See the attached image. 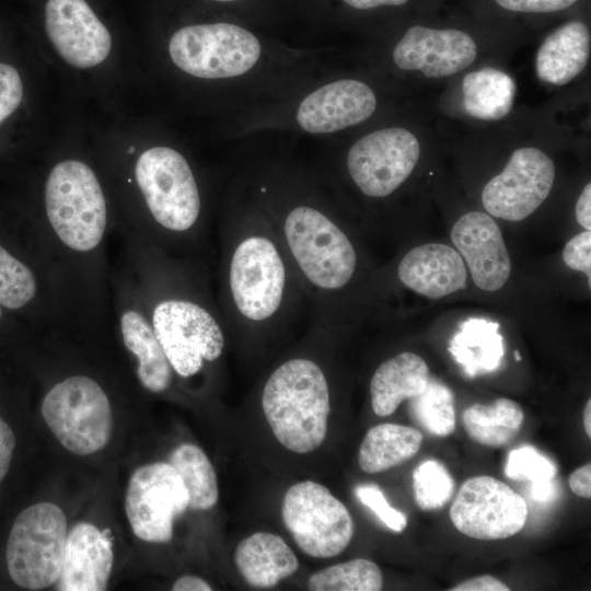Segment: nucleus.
Here are the masks:
<instances>
[{
  "label": "nucleus",
  "mask_w": 591,
  "mask_h": 591,
  "mask_svg": "<svg viewBox=\"0 0 591 591\" xmlns=\"http://www.w3.org/2000/svg\"><path fill=\"white\" fill-rule=\"evenodd\" d=\"M223 288L229 324L250 332L294 324L306 299L270 224L229 232Z\"/></svg>",
  "instance_id": "f257e3e1"
},
{
  "label": "nucleus",
  "mask_w": 591,
  "mask_h": 591,
  "mask_svg": "<svg viewBox=\"0 0 591 591\" xmlns=\"http://www.w3.org/2000/svg\"><path fill=\"white\" fill-rule=\"evenodd\" d=\"M274 229L315 309L316 322L322 323L333 299L355 278L358 254L354 243L328 215L310 205L292 207Z\"/></svg>",
  "instance_id": "f03ea898"
},
{
  "label": "nucleus",
  "mask_w": 591,
  "mask_h": 591,
  "mask_svg": "<svg viewBox=\"0 0 591 591\" xmlns=\"http://www.w3.org/2000/svg\"><path fill=\"white\" fill-rule=\"evenodd\" d=\"M262 408L276 439L298 454L315 451L327 433L331 392L323 368L294 357L279 364L262 391Z\"/></svg>",
  "instance_id": "7ed1b4c3"
},
{
  "label": "nucleus",
  "mask_w": 591,
  "mask_h": 591,
  "mask_svg": "<svg viewBox=\"0 0 591 591\" xmlns=\"http://www.w3.org/2000/svg\"><path fill=\"white\" fill-rule=\"evenodd\" d=\"M45 208L53 230L71 250L89 252L101 243L106 201L95 173L84 162L67 160L53 167L45 186Z\"/></svg>",
  "instance_id": "20e7f679"
},
{
  "label": "nucleus",
  "mask_w": 591,
  "mask_h": 591,
  "mask_svg": "<svg viewBox=\"0 0 591 591\" xmlns=\"http://www.w3.org/2000/svg\"><path fill=\"white\" fill-rule=\"evenodd\" d=\"M67 519L51 502H38L15 518L8 538V571L15 584L43 590L56 583L63 560Z\"/></svg>",
  "instance_id": "39448f33"
},
{
  "label": "nucleus",
  "mask_w": 591,
  "mask_h": 591,
  "mask_svg": "<svg viewBox=\"0 0 591 591\" xmlns=\"http://www.w3.org/2000/svg\"><path fill=\"white\" fill-rule=\"evenodd\" d=\"M42 415L54 436L71 453L103 449L113 428L111 403L103 389L84 375L57 383L45 396Z\"/></svg>",
  "instance_id": "423d86ee"
},
{
  "label": "nucleus",
  "mask_w": 591,
  "mask_h": 591,
  "mask_svg": "<svg viewBox=\"0 0 591 591\" xmlns=\"http://www.w3.org/2000/svg\"><path fill=\"white\" fill-rule=\"evenodd\" d=\"M152 328L173 371L189 378L206 362L218 360L225 347L221 323L204 305L188 299L170 298L153 309Z\"/></svg>",
  "instance_id": "0eeeda50"
},
{
  "label": "nucleus",
  "mask_w": 591,
  "mask_h": 591,
  "mask_svg": "<svg viewBox=\"0 0 591 591\" xmlns=\"http://www.w3.org/2000/svg\"><path fill=\"white\" fill-rule=\"evenodd\" d=\"M173 62L184 72L204 79L244 74L260 56L258 39L247 30L230 23L188 25L170 39Z\"/></svg>",
  "instance_id": "6e6552de"
},
{
  "label": "nucleus",
  "mask_w": 591,
  "mask_h": 591,
  "mask_svg": "<svg viewBox=\"0 0 591 591\" xmlns=\"http://www.w3.org/2000/svg\"><path fill=\"white\" fill-rule=\"evenodd\" d=\"M281 515L300 549L314 558L341 554L354 535V521L346 506L325 486L313 480L288 488Z\"/></svg>",
  "instance_id": "1a4fd4ad"
},
{
  "label": "nucleus",
  "mask_w": 591,
  "mask_h": 591,
  "mask_svg": "<svg viewBox=\"0 0 591 591\" xmlns=\"http://www.w3.org/2000/svg\"><path fill=\"white\" fill-rule=\"evenodd\" d=\"M138 186L153 219L164 229L182 233L197 222L200 196L186 159L169 147L140 154L135 167Z\"/></svg>",
  "instance_id": "9d476101"
},
{
  "label": "nucleus",
  "mask_w": 591,
  "mask_h": 591,
  "mask_svg": "<svg viewBox=\"0 0 591 591\" xmlns=\"http://www.w3.org/2000/svg\"><path fill=\"white\" fill-rule=\"evenodd\" d=\"M189 495L176 470L166 462L140 466L131 475L125 511L134 534L142 541L166 543L174 519L188 508Z\"/></svg>",
  "instance_id": "9b49d317"
},
{
  "label": "nucleus",
  "mask_w": 591,
  "mask_h": 591,
  "mask_svg": "<svg viewBox=\"0 0 591 591\" xmlns=\"http://www.w3.org/2000/svg\"><path fill=\"white\" fill-rule=\"evenodd\" d=\"M450 518L453 525L468 537L503 540L523 529L528 506L507 484L482 475L462 484L450 508Z\"/></svg>",
  "instance_id": "f8f14e48"
},
{
  "label": "nucleus",
  "mask_w": 591,
  "mask_h": 591,
  "mask_svg": "<svg viewBox=\"0 0 591 591\" xmlns=\"http://www.w3.org/2000/svg\"><path fill=\"white\" fill-rule=\"evenodd\" d=\"M420 155L417 138L403 127H390L360 138L349 149L348 173L367 196L382 198L412 174Z\"/></svg>",
  "instance_id": "ddd939ff"
},
{
  "label": "nucleus",
  "mask_w": 591,
  "mask_h": 591,
  "mask_svg": "<svg viewBox=\"0 0 591 591\" xmlns=\"http://www.w3.org/2000/svg\"><path fill=\"white\" fill-rule=\"evenodd\" d=\"M555 178V165L542 150L517 149L501 173L482 192L487 213L508 221H521L548 197Z\"/></svg>",
  "instance_id": "4468645a"
},
{
  "label": "nucleus",
  "mask_w": 591,
  "mask_h": 591,
  "mask_svg": "<svg viewBox=\"0 0 591 591\" xmlns=\"http://www.w3.org/2000/svg\"><path fill=\"white\" fill-rule=\"evenodd\" d=\"M45 27L58 54L76 68L95 67L111 51V34L85 0H48Z\"/></svg>",
  "instance_id": "2eb2a0df"
},
{
  "label": "nucleus",
  "mask_w": 591,
  "mask_h": 591,
  "mask_svg": "<svg viewBox=\"0 0 591 591\" xmlns=\"http://www.w3.org/2000/svg\"><path fill=\"white\" fill-rule=\"evenodd\" d=\"M476 55L475 40L463 31L416 25L396 44L393 60L403 70H418L428 78H442L471 66Z\"/></svg>",
  "instance_id": "dca6fc26"
},
{
  "label": "nucleus",
  "mask_w": 591,
  "mask_h": 591,
  "mask_svg": "<svg viewBox=\"0 0 591 591\" xmlns=\"http://www.w3.org/2000/svg\"><path fill=\"white\" fill-rule=\"evenodd\" d=\"M451 240L478 288L493 292L503 287L511 273V260L500 228L490 215H463L451 230Z\"/></svg>",
  "instance_id": "f3484780"
},
{
  "label": "nucleus",
  "mask_w": 591,
  "mask_h": 591,
  "mask_svg": "<svg viewBox=\"0 0 591 591\" xmlns=\"http://www.w3.org/2000/svg\"><path fill=\"white\" fill-rule=\"evenodd\" d=\"M375 107L376 99L369 85L344 79L327 83L304 97L297 121L308 132L328 134L362 123Z\"/></svg>",
  "instance_id": "a211bd4d"
},
{
  "label": "nucleus",
  "mask_w": 591,
  "mask_h": 591,
  "mask_svg": "<svg viewBox=\"0 0 591 591\" xmlns=\"http://www.w3.org/2000/svg\"><path fill=\"white\" fill-rule=\"evenodd\" d=\"M114 554L108 535L89 522H79L67 534L60 575L61 591L106 590Z\"/></svg>",
  "instance_id": "6ab92c4d"
},
{
  "label": "nucleus",
  "mask_w": 591,
  "mask_h": 591,
  "mask_svg": "<svg viewBox=\"0 0 591 591\" xmlns=\"http://www.w3.org/2000/svg\"><path fill=\"white\" fill-rule=\"evenodd\" d=\"M399 281L429 299H440L464 289L467 273L464 260L453 247L427 243L412 248L397 267Z\"/></svg>",
  "instance_id": "aec40b11"
},
{
  "label": "nucleus",
  "mask_w": 591,
  "mask_h": 591,
  "mask_svg": "<svg viewBox=\"0 0 591 591\" xmlns=\"http://www.w3.org/2000/svg\"><path fill=\"white\" fill-rule=\"evenodd\" d=\"M234 563L243 579L257 589L273 588L299 568L297 556L282 537L266 532L242 540Z\"/></svg>",
  "instance_id": "412c9836"
},
{
  "label": "nucleus",
  "mask_w": 591,
  "mask_h": 591,
  "mask_svg": "<svg viewBox=\"0 0 591 591\" xmlns=\"http://www.w3.org/2000/svg\"><path fill=\"white\" fill-rule=\"evenodd\" d=\"M590 31L581 21H570L549 34L536 53L535 69L547 83L564 85L587 66Z\"/></svg>",
  "instance_id": "4be33fe9"
},
{
  "label": "nucleus",
  "mask_w": 591,
  "mask_h": 591,
  "mask_svg": "<svg viewBox=\"0 0 591 591\" xmlns=\"http://www.w3.org/2000/svg\"><path fill=\"white\" fill-rule=\"evenodd\" d=\"M429 369L426 361L409 351L382 362L370 381L371 406L380 417L393 414L401 403L420 394L427 386Z\"/></svg>",
  "instance_id": "5701e85b"
},
{
  "label": "nucleus",
  "mask_w": 591,
  "mask_h": 591,
  "mask_svg": "<svg viewBox=\"0 0 591 591\" xmlns=\"http://www.w3.org/2000/svg\"><path fill=\"white\" fill-rule=\"evenodd\" d=\"M120 332L126 348L138 360L137 374L143 387L153 393L167 390L173 369L152 325L141 313L128 310L120 317Z\"/></svg>",
  "instance_id": "b1692460"
},
{
  "label": "nucleus",
  "mask_w": 591,
  "mask_h": 591,
  "mask_svg": "<svg viewBox=\"0 0 591 591\" xmlns=\"http://www.w3.org/2000/svg\"><path fill=\"white\" fill-rule=\"evenodd\" d=\"M421 443L422 434L417 429L397 424L376 425L361 442L359 466L369 474L387 471L416 455Z\"/></svg>",
  "instance_id": "393cba45"
},
{
  "label": "nucleus",
  "mask_w": 591,
  "mask_h": 591,
  "mask_svg": "<svg viewBox=\"0 0 591 591\" xmlns=\"http://www.w3.org/2000/svg\"><path fill=\"white\" fill-rule=\"evenodd\" d=\"M499 324L484 318H470L460 325L449 351L467 375L497 369L503 357Z\"/></svg>",
  "instance_id": "a878e982"
},
{
  "label": "nucleus",
  "mask_w": 591,
  "mask_h": 591,
  "mask_svg": "<svg viewBox=\"0 0 591 591\" xmlns=\"http://www.w3.org/2000/svg\"><path fill=\"white\" fill-rule=\"evenodd\" d=\"M462 91L466 114L477 119L497 120L510 112L515 83L506 72L485 67L464 77Z\"/></svg>",
  "instance_id": "bb28decb"
},
{
  "label": "nucleus",
  "mask_w": 591,
  "mask_h": 591,
  "mask_svg": "<svg viewBox=\"0 0 591 591\" xmlns=\"http://www.w3.org/2000/svg\"><path fill=\"white\" fill-rule=\"evenodd\" d=\"M523 420V409L510 398H498L488 405L473 404L462 414L467 436L479 444L494 448L510 443Z\"/></svg>",
  "instance_id": "cd10ccee"
},
{
  "label": "nucleus",
  "mask_w": 591,
  "mask_h": 591,
  "mask_svg": "<svg viewBox=\"0 0 591 591\" xmlns=\"http://www.w3.org/2000/svg\"><path fill=\"white\" fill-rule=\"evenodd\" d=\"M169 463L176 470L187 488L188 508L208 510L217 503L219 488L216 471L199 447L192 443L181 444L171 453Z\"/></svg>",
  "instance_id": "c85d7f7f"
},
{
  "label": "nucleus",
  "mask_w": 591,
  "mask_h": 591,
  "mask_svg": "<svg viewBox=\"0 0 591 591\" xmlns=\"http://www.w3.org/2000/svg\"><path fill=\"white\" fill-rule=\"evenodd\" d=\"M408 414L434 437H448L455 429L454 395L441 381L429 378L426 389L408 398Z\"/></svg>",
  "instance_id": "c756f323"
},
{
  "label": "nucleus",
  "mask_w": 591,
  "mask_h": 591,
  "mask_svg": "<svg viewBox=\"0 0 591 591\" xmlns=\"http://www.w3.org/2000/svg\"><path fill=\"white\" fill-rule=\"evenodd\" d=\"M382 587L380 567L364 558L324 568L308 580V589L312 591H379Z\"/></svg>",
  "instance_id": "7c9ffc66"
},
{
  "label": "nucleus",
  "mask_w": 591,
  "mask_h": 591,
  "mask_svg": "<svg viewBox=\"0 0 591 591\" xmlns=\"http://www.w3.org/2000/svg\"><path fill=\"white\" fill-rule=\"evenodd\" d=\"M415 501L421 510L441 509L453 496L455 483L449 470L437 460H427L413 472Z\"/></svg>",
  "instance_id": "2f4dec72"
},
{
  "label": "nucleus",
  "mask_w": 591,
  "mask_h": 591,
  "mask_svg": "<svg viewBox=\"0 0 591 591\" xmlns=\"http://www.w3.org/2000/svg\"><path fill=\"white\" fill-rule=\"evenodd\" d=\"M36 288L32 270L0 244V305L20 309L34 298Z\"/></svg>",
  "instance_id": "473e14b6"
},
{
  "label": "nucleus",
  "mask_w": 591,
  "mask_h": 591,
  "mask_svg": "<svg viewBox=\"0 0 591 591\" xmlns=\"http://www.w3.org/2000/svg\"><path fill=\"white\" fill-rule=\"evenodd\" d=\"M505 473L508 478L513 480L536 483L552 480L557 468L536 449L523 445L509 453Z\"/></svg>",
  "instance_id": "72a5a7b5"
},
{
  "label": "nucleus",
  "mask_w": 591,
  "mask_h": 591,
  "mask_svg": "<svg viewBox=\"0 0 591 591\" xmlns=\"http://www.w3.org/2000/svg\"><path fill=\"white\" fill-rule=\"evenodd\" d=\"M25 88L19 68L0 60V130L5 128L24 101Z\"/></svg>",
  "instance_id": "f704fd0d"
},
{
  "label": "nucleus",
  "mask_w": 591,
  "mask_h": 591,
  "mask_svg": "<svg viewBox=\"0 0 591 591\" xmlns=\"http://www.w3.org/2000/svg\"><path fill=\"white\" fill-rule=\"evenodd\" d=\"M358 499L371 509L376 517L392 531L401 533L407 525L406 515L394 509L386 500L384 494L374 484H364L356 487Z\"/></svg>",
  "instance_id": "c9c22d12"
},
{
  "label": "nucleus",
  "mask_w": 591,
  "mask_h": 591,
  "mask_svg": "<svg viewBox=\"0 0 591 591\" xmlns=\"http://www.w3.org/2000/svg\"><path fill=\"white\" fill-rule=\"evenodd\" d=\"M563 260L573 269L582 271L591 283V232L586 230L570 239L563 250Z\"/></svg>",
  "instance_id": "e433bc0d"
},
{
  "label": "nucleus",
  "mask_w": 591,
  "mask_h": 591,
  "mask_svg": "<svg viewBox=\"0 0 591 591\" xmlns=\"http://www.w3.org/2000/svg\"><path fill=\"white\" fill-rule=\"evenodd\" d=\"M577 0H496L503 9L515 12H555L569 8Z\"/></svg>",
  "instance_id": "4c0bfd02"
},
{
  "label": "nucleus",
  "mask_w": 591,
  "mask_h": 591,
  "mask_svg": "<svg viewBox=\"0 0 591 591\" xmlns=\"http://www.w3.org/2000/svg\"><path fill=\"white\" fill-rule=\"evenodd\" d=\"M15 448V436L11 427L0 417V484L5 477Z\"/></svg>",
  "instance_id": "58836bf2"
},
{
  "label": "nucleus",
  "mask_w": 591,
  "mask_h": 591,
  "mask_svg": "<svg viewBox=\"0 0 591 591\" xmlns=\"http://www.w3.org/2000/svg\"><path fill=\"white\" fill-rule=\"evenodd\" d=\"M451 591H509L510 588L498 578L484 575L464 580L450 589Z\"/></svg>",
  "instance_id": "ea45409f"
},
{
  "label": "nucleus",
  "mask_w": 591,
  "mask_h": 591,
  "mask_svg": "<svg viewBox=\"0 0 591 591\" xmlns=\"http://www.w3.org/2000/svg\"><path fill=\"white\" fill-rule=\"evenodd\" d=\"M569 487L577 496L590 499L591 497V465L584 464L575 470L568 478Z\"/></svg>",
  "instance_id": "a19ab883"
},
{
  "label": "nucleus",
  "mask_w": 591,
  "mask_h": 591,
  "mask_svg": "<svg viewBox=\"0 0 591 591\" xmlns=\"http://www.w3.org/2000/svg\"><path fill=\"white\" fill-rule=\"evenodd\" d=\"M576 219L586 230L591 229V184L588 183L576 204Z\"/></svg>",
  "instance_id": "79ce46f5"
},
{
  "label": "nucleus",
  "mask_w": 591,
  "mask_h": 591,
  "mask_svg": "<svg viewBox=\"0 0 591 591\" xmlns=\"http://www.w3.org/2000/svg\"><path fill=\"white\" fill-rule=\"evenodd\" d=\"M173 591H211L212 588L204 579L196 576H182L172 587Z\"/></svg>",
  "instance_id": "37998d69"
},
{
  "label": "nucleus",
  "mask_w": 591,
  "mask_h": 591,
  "mask_svg": "<svg viewBox=\"0 0 591 591\" xmlns=\"http://www.w3.org/2000/svg\"><path fill=\"white\" fill-rule=\"evenodd\" d=\"M554 490L553 479L531 483L530 496L532 500L545 501L552 497Z\"/></svg>",
  "instance_id": "c03bdc74"
},
{
  "label": "nucleus",
  "mask_w": 591,
  "mask_h": 591,
  "mask_svg": "<svg viewBox=\"0 0 591 591\" xmlns=\"http://www.w3.org/2000/svg\"><path fill=\"white\" fill-rule=\"evenodd\" d=\"M352 8L367 10L380 5H402L408 0H344Z\"/></svg>",
  "instance_id": "a18cd8bd"
},
{
  "label": "nucleus",
  "mask_w": 591,
  "mask_h": 591,
  "mask_svg": "<svg viewBox=\"0 0 591 591\" xmlns=\"http://www.w3.org/2000/svg\"><path fill=\"white\" fill-rule=\"evenodd\" d=\"M583 426L587 436L591 437V399H588L583 409Z\"/></svg>",
  "instance_id": "49530a36"
},
{
  "label": "nucleus",
  "mask_w": 591,
  "mask_h": 591,
  "mask_svg": "<svg viewBox=\"0 0 591 591\" xmlns=\"http://www.w3.org/2000/svg\"><path fill=\"white\" fill-rule=\"evenodd\" d=\"M215 1H220V2H230V1H235V0H215Z\"/></svg>",
  "instance_id": "de8ad7c7"
},
{
  "label": "nucleus",
  "mask_w": 591,
  "mask_h": 591,
  "mask_svg": "<svg viewBox=\"0 0 591 591\" xmlns=\"http://www.w3.org/2000/svg\"><path fill=\"white\" fill-rule=\"evenodd\" d=\"M134 150H135L134 147H130L129 148V153H131Z\"/></svg>",
  "instance_id": "09e8293b"
},
{
  "label": "nucleus",
  "mask_w": 591,
  "mask_h": 591,
  "mask_svg": "<svg viewBox=\"0 0 591 591\" xmlns=\"http://www.w3.org/2000/svg\"><path fill=\"white\" fill-rule=\"evenodd\" d=\"M1 316H2V311H1V306H0V320H1Z\"/></svg>",
  "instance_id": "8fccbe9b"
}]
</instances>
